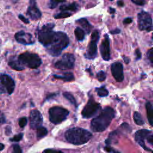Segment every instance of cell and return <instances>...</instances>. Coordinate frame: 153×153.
<instances>
[{
    "label": "cell",
    "instance_id": "1",
    "mask_svg": "<svg viewBox=\"0 0 153 153\" xmlns=\"http://www.w3.org/2000/svg\"><path fill=\"white\" fill-rule=\"evenodd\" d=\"M114 117V110L111 107H105L99 115L91 120L90 123L91 129L94 132L104 131L109 126Z\"/></svg>",
    "mask_w": 153,
    "mask_h": 153
},
{
    "label": "cell",
    "instance_id": "2",
    "mask_svg": "<svg viewBox=\"0 0 153 153\" xmlns=\"http://www.w3.org/2000/svg\"><path fill=\"white\" fill-rule=\"evenodd\" d=\"M65 136L68 142L79 145L88 142L92 137V134L84 128L73 127L65 132Z\"/></svg>",
    "mask_w": 153,
    "mask_h": 153
},
{
    "label": "cell",
    "instance_id": "3",
    "mask_svg": "<svg viewBox=\"0 0 153 153\" xmlns=\"http://www.w3.org/2000/svg\"><path fill=\"white\" fill-rule=\"evenodd\" d=\"M69 44V39L68 35L63 32H56V38L53 43L47 48V52L53 57L59 56L62 51L66 48Z\"/></svg>",
    "mask_w": 153,
    "mask_h": 153
},
{
    "label": "cell",
    "instance_id": "4",
    "mask_svg": "<svg viewBox=\"0 0 153 153\" xmlns=\"http://www.w3.org/2000/svg\"><path fill=\"white\" fill-rule=\"evenodd\" d=\"M55 25L53 23H48L36 30V35L39 42L45 48L48 47L54 41L56 32L53 30Z\"/></svg>",
    "mask_w": 153,
    "mask_h": 153
},
{
    "label": "cell",
    "instance_id": "5",
    "mask_svg": "<svg viewBox=\"0 0 153 153\" xmlns=\"http://www.w3.org/2000/svg\"><path fill=\"white\" fill-rule=\"evenodd\" d=\"M17 59L25 68L26 66L30 69H36L42 63L41 59L37 54L27 51L20 54Z\"/></svg>",
    "mask_w": 153,
    "mask_h": 153
},
{
    "label": "cell",
    "instance_id": "6",
    "mask_svg": "<svg viewBox=\"0 0 153 153\" xmlns=\"http://www.w3.org/2000/svg\"><path fill=\"white\" fill-rule=\"evenodd\" d=\"M50 121L55 124H60L66 120L69 115V111L59 106H54L49 109Z\"/></svg>",
    "mask_w": 153,
    "mask_h": 153
},
{
    "label": "cell",
    "instance_id": "7",
    "mask_svg": "<svg viewBox=\"0 0 153 153\" xmlns=\"http://www.w3.org/2000/svg\"><path fill=\"white\" fill-rule=\"evenodd\" d=\"M138 27L140 30L150 32L152 30V20L151 14L145 11H142L137 14Z\"/></svg>",
    "mask_w": 153,
    "mask_h": 153
},
{
    "label": "cell",
    "instance_id": "8",
    "mask_svg": "<svg viewBox=\"0 0 153 153\" xmlns=\"http://www.w3.org/2000/svg\"><path fill=\"white\" fill-rule=\"evenodd\" d=\"M99 39V32L97 30H94L91 34L90 42L88 44L87 50L84 55L86 59L93 60L97 57V44Z\"/></svg>",
    "mask_w": 153,
    "mask_h": 153
},
{
    "label": "cell",
    "instance_id": "9",
    "mask_svg": "<svg viewBox=\"0 0 153 153\" xmlns=\"http://www.w3.org/2000/svg\"><path fill=\"white\" fill-rule=\"evenodd\" d=\"M100 105L99 103L95 102L93 97L91 96L87 103L82 109L81 115L83 118H90L96 115L97 112L100 111Z\"/></svg>",
    "mask_w": 153,
    "mask_h": 153
},
{
    "label": "cell",
    "instance_id": "10",
    "mask_svg": "<svg viewBox=\"0 0 153 153\" xmlns=\"http://www.w3.org/2000/svg\"><path fill=\"white\" fill-rule=\"evenodd\" d=\"M15 88V82L8 75H0V93L11 94Z\"/></svg>",
    "mask_w": 153,
    "mask_h": 153
},
{
    "label": "cell",
    "instance_id": "11",
    "mask_svg": "<svg viewBox=\"0 0 153 153\" xmlns=\"http://www.w3.org/2000/svg\"><path fill=\"white\" fill-rule=\"evenodd\" d=\"M75 59L74 56L71 53L64 54L61 59L54 64V67L61 70L73 69L75 65Z\"/></svg>",
    "mask_w": 153,
    "mask_h": 153
},
{
    "label": "cell",
    "instance_id": "12",
    "mask_svg": "<svg viewBox=\"0 0 153 153\" xmlns=\"http://www.w3.org/2000/svg\"><path fill=\"white\" fill-rule=\"evenodd\" d=\"M30 127L32 129H36L42 126L43 118L41 112L37 109L32 110L29 115Z\"/></svg>",
    "mask_w": 153,
    "mask_h": 153
},
{
    "label": "cell",
    "instance_id": "13",
    "mask_svg": "<svg viewBox=\"0 0 153 153\" xmlns=\"http://www.w3.org/2000/svg\"><path fill=\"white\" fill-rule=\"evenodd\" d=\"M14 38L17 42L25 45H32L35 42L32 35L23 30H20L16 33Z\"/></svg>",
    "mask_w": 153,
    "mask_h": 153
},
{
    "label": "cell",
    "instance_id": "14",
    "mask_svg": "<svg viewBox=\"0 0 153 153\" xmlns=\"http://www.w3.org/2000/svg\"><path fill=\"white\" fill-rule=\"evenodd\" d=\"M111 72L114 79L117 82H121L124 79V68L121 62H116L113 63L111 66Z\"/></svg>",
    "mask_w": 153,
    "mask_h": 153
},
{
    "label": "cell",
    "instance_id": "15",
    "mask_svg": "<svg viewBox=\"0 0 153 153\" xmlns=\"http://www.w3.org/2000/svg\"><path fill=\"white\" fill-rule=\"evenodd\" d=\"M151 133V131L147 129H141L137 131L135 133V140L137 142V143L145 151H151V149L148 148L145 143L144 140L146 139L149 134Z\"/></svg>",
    "mask_w": 153,
    "mask_h": 153
},
{
    "label": "cell",
    "instance_id": "16",
    "mask_svg": "<svg viewBox=\"0 0 153 153\" xmlns=\"http://www.w3.org/2000/svg\"><path fill=\"white\" fill-rule=\"evenodd\" d=\"M26 14L33 20H37L41 17L42 14L37 7L35 0H29Z\"/></svg>",
    "mask_w": 153,
    "mask_h": 153
},
{
    "label": "cell",
    "instance_id": "17",
    "mask_svg": "<svg viewBox=\"0 0 153 153\" xmlns=\"http://www.w3.org/2000/svg\"><path fill=\"white\" fill-rule=\"evenodd\" d=\"M100 51L102 59L105 61H108L111 58V51L109 47V39L107 34L104 35V39L102 41L100 46Z\"/></svg>",
    "mask_w": 153,
    "mask_h": 153
},
{
    "label": "cell",
    "instance_id": "18",
    "mask_svg": "<svg viewBox=\"0 0 153 153\" xmlns=\"http://www.w3.org/2000/svg\"><path fill=\"white\" fill-rule=\"evenodd\" d=\"M76 23L79 25L84 29L87 33H89L91 29L93 27L88 22L87 19L85 18H81L76 20Z\"/></svg>",
    "mask_w": 153,
    "mask_h": 153
},
{
    "label": "cell",
    "instance_id": "19",
    "mask_svg": "<svg viewBox=\"0 0 153 153\" xmlns=\"http://www.w3.org/2000/svg\"><path fill=\"white\" fill-rule=\"evenodd\" d=\"M8 65L13 69L16 71H22L25 69V67L20 63L17 59L12 58L8 62Z\"/></svg>",
    "mask_w": 153,
    "mask_h": 153
},
{
    "label": "cell",
    "instance_id": "20",
    "mask_svg": "<svg viewBox=\"0 0 153 153\" xmlns=\"http://www.w3.org/2000/svg\"><path fill=\"white\" fill-rule=\"evenodd\" d=\"M79 6L76 2H73L69 4L63 5L60 7V10L61 11H74L75 12L78 10Z\"/></svg>",
    "mask_w": 153,
    "mask_h": 153
},
{
    "label": "cell",
    "instance_id": "21",
    "mask_svg": "<svg viewBox=\"0 0 153 153\" xmlns=\"http://www.w3.org/2000/svg\"><path fill=\"white\" fill-rule=\"evenodd\" d=\"M147 118L151 126L153 125V106L150 102H147L145 105Z\"/></svg>",
    "mask_w": 153,
    "mask_h": 153
},
{
    "label": "cell",
    "instance_id": "22",
    "mask_svg": "<svg viewBox=\"0 0 153 153\" xmlns=\"http://www.w3.org/2000/svg\"><path fill=\"white\" fill-rule=\"evenodd\" d=\"M53 76L56 79H62L65 82H69L74 80V76L72 72H66L64 73L63 75H53Z\"/></svg>",
    "mask_w": 153,
    "mask_h": 153
},
{
    "label": "cell",
    "instance_id": "23",
    "mask_svg": "<svg viewBox=\"0 0 153 153\" xmlns=\"http://www.w3.org/2000/svg\"><path fill=\"white\" fill-rule=\"evenodd\" d=\"M75 35L76 39L78 41H82L85 38V31L79 27H76L75 29Z\"/></svg>",
    "mask_w": 153,
    "mask_h": 153
},
{
    "label": "cell",
    "instance_id": "24",
    "mask_svg": "<svg viewBox=\"0 0 153 153\" xmlns=\"http://www.w3.org/2000/svg\"><path fill=\"white\" fill-rule=\"evenodd\" d=\"M96 91L97 92V95L100 97H106L109 94V92L105 85H103L98 88H96Z\"/></svg>",
    "mask_w": 153,
    "mask_h": 153
},
{
    "label": "cell",
    "instance_id": "25",
    "mask_svg": "<svg viewBox=\"0 0 153 153\" xmlns=\"http://www.w3.org/2000/svg\"><path fill=\"white\" fill-rule=\"evenodd\" d=\"M133 119L135 122V123L137 125L142 126L145 123V121H143L140 114L138 112H134L133 114Z\"/></svg>",
    "mask_w": 153,
    "mask_h": 153
},
{
    "label": "cell",
    "instance_id": "26",
    "mask_svg": "<svg viewBox=\"0 0 153 153\" xmlns=\"http://www.w3.org/2000/svg\"><path fill=\"white\" fill-rule=\"evenodd\" d=\"M36 129H37L36 136H37L38 139H41V138L45 136L48 133V131H47V128L41 126Z\"/></svg>",
    "mask_w": 153,
    "mask_h": 153
},
{
    "label": "cell",
    "instance_id": "27",
    "mask_svg": "<svg viewBox=\"0 0 153 153\" xmlns=\"http://www.w3.org/2000/svg\"><path fill=\"white\" fill-rule=\"evenodd\" d=\"M63 96L72 105H74V106H76V100L74 97V96L71 94L69 92H64L63 94Z\"/></svg>",
    "mask_w": 153,
    "mask_h": 153
},
{
    "label": "cell",
    "instance_id": "28",
    "mask_svg": "<svg viewBox=\"0 0 153 153\" xmlns=\"http://www.w3.org/2000/svg\"><path fill=\"white\" fill-rule=\"evenodd\" d=\"M72 15V13L68 11H61L60 13L56 14L54 16V17L56 19H62V18H66L69 17Z\"/></svg>",
    "mask_w": 153,
    "mask_h": 153
},
{
    "label": "cell",
    "instance_id": "29",
    "mask_svg": "<svg viewBox=\"0 0 153 153\" xmlns=\"http://www.w3.org/2000/svg\"><path fill=\"white\" fill-rule=\"evenodd\" d=\"M66 0H50V3L48 4V6H49V8H51V9H53V8H56L57 5L59 4V3H61V2H65Z\"/></svg>",
    "mask_w": 153,
    "mask_h": 153
},
{
    "label": "cell",
    "instance_id": "30",
    "mask_svg": "<svg viewBox=\"0 0 153 153\" xmlns=\"http://www.w3.org/2000/svg\"><path fill=\"white\" fill-rule=\"evenodd\" d=\"M96 76H97V79L100 82H102L105 80V79L106 78V74L103 71H100L99 72H98L97 73Z\"/></svg>",
    "mask_w": 153,
    "mask_h": 153
},
{
    "label": "cell",
    "instance_id": "31",
    "mask_svg": "<svg viewBox=\"0 0 153 153\" xmlns=\"http://www.w3.org/2000/svg\"><path fill=\"white\" fill-rule=\"evenodd\" d=\"M23 134L22 133H19V134L15 135L14 137L10 138V140L11 142H17L22 140V139L23 138Z\"/></svg>",
    "mask_w": 153,
    "mask_h": 153
},
{
    "label": "cell",
    "instance_id": "32",
    "mask_svg": "<svg viewBox=\"0 0 153 153\" xmlns=\"http://www.w3.org/2000/svg\"><path fill=\"white\" fill-rule=\"evenodd\" d=\"M146 55H147V58L148 59L149 61L150 62L152 65L153 64V49L152 48L148 51Z\"/></svg>",
    "mask_w": 153,
    "mask_h": 153
},
{
    "label": "cell",
    "instance_id": "33",
    "mask_svg": "<svg viewBox=\"0 0 153 153\" xmlns=\"http://www.w3.org/2000/svg\"><path fill=\"white\" fill-rule=\"evenodd\" d=\"M27 123V120L26 117H22L19 119V125L20 127L23 128L24 127L26 126Z\"/></svg>",
    "mask_w": 153,
    "mask_h": 153
},
{
    "label": "cell",
    "instance_id": "34",
    "mask_svg": "<svg viewBox=\"0 0 153 153\" xmlns=\"http://www.w3.org/2000/svg\"><path fill=\"white\" fill-rule=\"evenodd\" d=\"M13 153H22V149L18 144H14L13 146Z\"/></svg>",
    "mask_w": 153,
    "mask_h": 153
},
{
    "label": "cell",
    "instance_id": "35",
    "mask_svg": "<svg viewBox=\"0 0 153 153\" xmlns=\"http://www.w3.org/2000/svg\"><path fill=\"white\" fill-rule=\"evenodd\" d=\"M104 149H105V150L106 152H108V153H120V152H118V151L115 150L114 149H113L112 147L109 146V145L105 146V147L104 148Z\"/></svg>",
    "mask_w": 153,
    "mask_h": 153
},
{
    "label": "cell",
    "instance_id": "36",
    "mask_svg": "<svg viewBox=\"0 0 153 153\" xmlns=\"http://www.w3.org/2000/svg\"><path fill=\"white\" fill-rule=\"evenodd\" d=\"M42 153H63V152L59 150H56L54 149H46L42 152Z\"/></svg>",
    "mask_w": 153,
    "mask_h": 153
},
{
    "label": "cell",
    "instance_id": "37",
    "mask_svg": "<svg viewBox=\"0 0 153 153\" xmlns=\"http://www.w3.org/2000/svg\"><path fill=\"white\" fill-rule=\"evenodd\" d=\"M134 54L136 55V60H138L139 59H141V57H142V54H141V52L140 51V50L139 48H137L135 50V52H134Z\"/></svg>",
    "mask_w": 153,
    "mask_h": 153
},
{
    "label": "cell",
    "instance_id": "38",
    "mask_svg": "<svg viewBox=\"0 0 153 153\" xmlns=\"http://www.w3.org/2000/svg\"><path fill=\"white\" fill-rule=\"evenodd\" d=\"M134 4L137 5H140L142 6L145 4V0H131Z\"/></svg>",
    "mask_w": 153,
    "mask_h": 153
},
{
    "label": "cell",
    "instance_id": "39",
    "mask_svg": "<svg viewBox=\"0 0 153 153\" xmlns=\"http://www.w3.org/2000/svg\"><path fill=\"white\" fill-rule=\"evenodd\" d=\"M18 17H19V19L21 20L23 23H26V24L29 23V20H28L27 19H26L25 17H24L22 14H19V15L18 16Z\"/></svg>",
    "mask_w": 153,
    "mask_h": 153
},
{
    "label": "cell",
    "instance_id": "40",
    "mask_svg": "<svg viewBox=\"0 0 153 153\" xmlns=\"http://www.w3.org/2000/svg\"><path fill=\"white\" fill-rule=\"evenodd\" d=\"M146 140L149 144L151 145L153 144V135L152 133L148 135V136L146 137Z\"/></svg>",
    "mask_w": 153,
    "mask_h": 153
},
{
    "label": "cell",
    "instance_id": "41",
    "mask_svg": "<svg viewBox=\"0 0 153 153\" xmlns=\"http://www.w3.org/2000/svg\"><path fill=\"white\" fill-rule=\"evenodd\" d=\"M5 123V118L3 114L0 111V126Z\"/></svg>",
    "mask_w": 153,
    "mask_h": 153
},
{
    "label": "cell",
    "instance_id": "42",
    "mask_svg": "<svg viewBox=\"0 0 153 153\" xmlns=\"http://www.w3.org/2000/svg\"><path fill=\"white\" fill-rule=\"evenodd\" d=\"M132 22V19L130 17H127L126 19H124L123 20V23L125 24V25H127V24H130Z\"/></svg>",
    "mask_w": 153,
    "mask_h": 153
},
{
    "label": "cell",
    "instance_id": "43",
    "mask_svg": "<svg viewBox=\"0 0 153 153\" xmlns=\"http://www.w3.org/2000/svg\"><path fill=\"white\" fill-rule=\"evenodd\" d=\"M120 32H121L120 29H114V30H111V31H110V33H111V34L114 35V34H118V33H120Z\"/></svg>",
    "mask_w": 153,
    "mask_h": 153
},
{
    "label": "cell",
    "instance_id": "44",
    "mask_svg": "<svg viewBox=\"0 0 153 153\" xmlns=\"http://www.w3.org/2000/svg\"><path fill=\"white\" fill-rule=\"evenodd\" d=\"M123 59L124 62H125L126 64H128L130 62V59L128 57H127V56H123Z\"/></svg>",
    "mask_w": 153,
    "mask_h": 153
},
{
    "label": "cell",
    "instance_id": "45",
    "mask_svg": "<svg viewBox=\"0 0 153 153\" xmlns=\"http://www.w3.org/2000/svg\"><path fill=\"white\" fill-rule=\"evenodd\" d=\"M11 132V127L10 126H7L6 127V130H5V133H6V134L8 135L10 134V133Z\"/></svg>",
    "mask_w": 153,
    "mask_h": 153
},
{
    "label": "cell",
    "instance_id": "46",
    "mask_svg": "<svg viewBox=\"0 0 153 153\" xmlns=\"http://www.w3.org/2000/svg\"><path fill=\"white\" fill-rule=\"evenodd\" d=\"M108 11H109V13H111V14H114V13H115V8H112L111 7H109Z\"/></svg>",
    "mask_w": 153,
    "mask_h": 153
},
{
    "label": "cell",
    "instance_id": "47",
    "mask_svg": "<svg viewBox=\"0 0 153 153\" xmlns=\"http://www.w3.org/2000/svg\"><path fill=\"white\" fill-rule=\"evenodd\" d=\"M117 5L120 7H123L124 5V2L121 0H119L117 1Z\"/></svg>",
    "mask_w": 153,
    "mask_h": 153
},
{
    "label": "cell",
    "instance_id": "48",
    "mask_svg": "<svg viewBox=\"0 0 153 153\" xmlns=\"http://www.w3.org/2000/svg\"><path fill=\"white\" fill-rule=\"evenodd\" d=\"M4 147H5L3 143H0V151L3 150L4 148Z\"/></svg>",
    "mask_w": 153,
    "mask_h": 153
},
{
    "label": "cell",
    "instance_id": "49",
    "mask_svg": "<svg viewBox=\"0 0 153 153\" xmlns=\"http://www.w3.org/2000/svg\"><path fill=\"white\" fill-rule=\"evenodd\" d=\"M10 1H12L13 2H17V1H18L19 0H10Z\"/></svg>",
    "mask_w": 153,
    "mask_h": 153
},
{
    "label": "cell",
    "instance_id": "50",
    "mask_svg": "<svg viewBox=\"0 0 153 153\" xmlns=\"http://www.w3.org/2000/svg\"><path fill=\"white\" fill-rule=\"evenodd\" d=\"M110 1H113V0H110Z\"/></svg>",
    "mask_w": 153,
    "mask_h": 153
}]
</instances>
